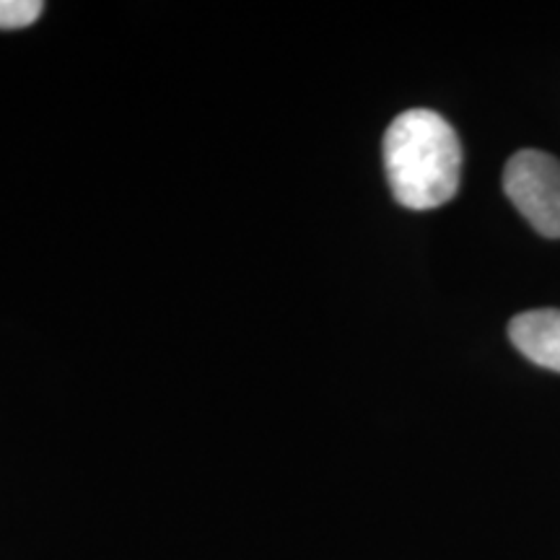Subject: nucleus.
<instances>
[{
    "instance_id": "f257e3e1",
    "label": "nucleus",
    "mask_w": 560,
    "mask_h": 560,
    "mask_svg": "<svg viewBox=\"0 0 560 560\" xmlns=\"http://www.w3.org/2000/svg\"><path fill=\"white\" fill-rule=\"evenodd\" d=\"M384 170L392 195L410 210H431L459 190L462 145L439 112L408 109L384 136Z\"/></svg>"
},
{
    "instance_id": "f03ea898",
    "label": "nucleus",
    "mask_w": 560,
    "mask_h": 560,
    "mask_svg": "<svg viewBox=\"0 0 560 560\" xmlns=\"http://www.w3.org/2000/svg\"><path fill=\"white\" fill-rule=\"evenodd\" d=\"M503 192L537 234L560 240V161L545 151L524 149L503 166Z\"/></svg>"
},
{
    "instance_id": "7ed1b4c3",
    "label": "nucleus",
    "mask_w": 560,
    "mask_h": 560,
    "mask_svg": "<svg viewBox=\"0 0 560 560\" xmlns=\"http://www.w3.org/2000/svg\"><path fill=\"white\" fill-rule=\"evenodd\" d=\"M509 338L537 366L560 371V310H532L509 322Z\"/></svg>"
},
{
    "instance_id": "20e7f679",
    "label": "nucleus",
    "mask_w": 560,
    "mask_h": 560,
    "mask_svg": "<svg viewBox=\"0 0 560 560\" xmlns=\"http://www.w3.org/2000/svg\"><path fill=\"white\" fill-rule=\"evenodd\" d=\"M39 0H0V30H24L42 16Z\"/></svg>"
}]
</instances>
